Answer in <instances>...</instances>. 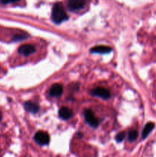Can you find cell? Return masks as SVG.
Instances as JSON below:
<instances>
[{
    "instance_id": "obj_1",
    "label": "cell",
    "mask_w": 156,
    "mask_h": 157,
    "mask_svg": "<svg viewBox=\"0 0 156 157\" xmlns=\"http://www.w3.org/2000/svg\"><path fill=\"white\" fill-rule=\"evenodd\" d=\"M52 19L56 24H60L67 19V15L64 6L61 3L57 2L52 9Z\"/></svg>"
},
{
    "instance_id": "obj_2",
    "label": "cell",
    "mask_w": 156,
    "mask_h": 157,
    "mask_svg": "<svg viewBox=\"0 0 156 157\" xmlns=\"http://www.w3.org/2000/svg\"><path fill=\"white\" fill-rule=\"evenodd\" d=\"M87 0H67V7L70 11H77L83 9Z\"/></svg>"
},
{
    "instance_id": "obj_3",
    "label": "cell",
    "mask_w": 156,
    "mask_h": 157,
    "mask_svg": "<svg viewBox=\"0 0 156 157\" xmlns=\"http://www.w3.org/2000/svg\"><path fill=\"white\" fill-rule=\"evenodd\" d=\"M84 115H85V119L87 121V122L88 123L89 125H90L91 127H98L99 125V120L96 117L94 113L91 110H85V113H84Z\"/></svg>"
},
{
    "instance_id": "obj_4",
    "label": "cell",
    "mask_w": 156,
    "mask_h": 157,
    "mask_svg": "<svg viewBox=\"0 0 156 157\" xmlns=\"http://www.w3.org/2000/svg\"><path fill=\"white\" fill-rule=\"evenodd\" d=\"M35 140L39 145H47L49 143V141H50V136H49V135L46 132L38 131L35 134Z\"/></svg>"
},
{
    "instance_id": "obj_5",
    "label": "cell",
    "mask_w": 156,
    "mask_h": 157,
    "mask_svg": "<svg viewBox=\"0 0 156 157\" xmlns=\"http://www.w3.org/2000/svg\"><path fill=\"white\" fill-rule=\"evenodd\" d=\"M91 94L93 96L100 97L103 99H107L110 97V92L107 89L102 87H97L91 90Z\"/></svg>"
},
{
    "instance_id": "obj_6",
    "label": "cell",
    "mask_w": 156,
    "mask_h": 157,
    "mask_svg": "<svg viewBox=\"0 0 156 157\" xmlns=\"http://www.w3.org/2000/svg\"><path fill=\"white\" fill-rule=\"evenodd\" d=\"M35 52V46L29 44H23V45L20 46L19 48H18V53L21 54V55H25V56H27V55H32V54H33Z\"/></svg>"
},
{
    "instance_id": "obj_7",
    "label": "cell",
    "mask_w": 156,
    "mask_h": 157,
    "mask_svg": "<svg viewBox=\"0 0 156 157\" xmlns=\"http://www.w3.org/2000/svg\"><path fill=\"white\" fill-rule=\"evenodd\" d=\"M63 93V86L60 84H55L52 85L49 90V94L51 97H60Z\"/></svg>"
},
{
    "instance_id": "obj_8",
    "label": "cell",
    "mask_w": 156,
    "mask_h": 157,
    "mask_svg": "<svg viewBox=\"0 0 156 157\" xmlns=\"http://www.w3.org/2000/svg\"><path fill=\"white\" fill-rule=\"evenodd\" d=\"M59 116L63 120H68L73 116V112L70 108L66 107H63L59 110Z\"/></svg>"
},
{
    "instance_id": "obj_9",
    "label": "cell",
    "mask_w": 156,
    "mask_h": 157,
    "mask_svg": "<svg viewBox=\"0 0 156 157\" xmlns=\"http://www.w3.org/2000/svg\"><path fill=\"white\" fill-rule=\"evenodd\" d=\"M91 52L93 53H100V54H106L109 53L112 51V48L108 46H104V45H99L96 46V47H93V48H91Z\"/></svg>"
},
{
    "instance_id": "obj_10",
    "label": "cell",
    "mask_w": 156,
    "mask_h": 157,
    "mask_svg": "<svg viewBox=\"0 0 156 157\" xmlns=\"http://www.w3.org/2000/svg\"><path fill=\"white\" fill-rule=\"evenodd\" d=\"M24 108L28 110L30 113H35L37 112H38L39 110V106L37 104H35L33 102H31V101H27L24 104Z\"/></svg>"
},
{
    "instance_id": "obj_11",
    "label": "cell",
    "mask_w": 156,
    "mask_h": 157,
    "mask_svg": "<svg viewBox=\"0 0 156 157\" xmlns=\"http://www.w3.org/2000/svg\"><path fill=\"white\" fill-rule=\"evenodd\" d=\"M154 127V124L153 123H148L145 125V128H144L143 131H142V137L145 138L148 134H149L150 132L153 130Z\"/></svg>"
},
{
    "instance_id": "obj_12",
    "label": "cell",
    "mask_w": 156,
    "mask_h": 157,
    "mask_svg": "<svg viewBox=\"0 0 156 157\" xmlns=\"http://www.w3.org/2000/svg\"><path fill=\"white\" fill-rule=\"evenodd\" d=\"M138 131L136 130H130L129 133H128V140L130 141H134L137 139L138 137Z\"/></svg>"
},
{
    "instance_id": "obj_13",
    "label": "cell",
    "mask_w": 156,
    "mask_h": 157,
    "mask_svg": "<svg viewBox=\"0 0 156 157\" xmlns=\"http://www.w3.org/2000/svg\"><path fill=\"white\" fill-rule=\"evenodd\" d=\"M125 132H122V133H118L117 136H116V141H117V142H121V141L123 140L124 138H125Z\"/></svg>"
},
{
    "instance_id": "obj_14",
    "label": "cell",
    "mask_w": 156,
    "mask_h": 157,
    "mask_svg": "<svg viewBox=\"0 0 156 157\" xmlns=\"http://www.w3.org/2000/svg\"><path fill=\"white\" fill-rule=\"evenodd\" d=\"M19 0H0L2 4L3 5H6V4H9V3H14L16 2H18Z\"/></svg>"
},
{
    "instance_id": "obj_15",
    "label": "cell",
    "mask_w": 156,
    "mask_h": 157,
    "mask_svg": "<svg viewBox=\"0 0 156 157\" xmlns=\"http://www.w3.org/2000/svg\"><path fill=\"white\" fill-rule=\"evenodd\" d=\"M2 112L0 111V121H1V119H2Z\"/></svg>"
}]
</instances>
